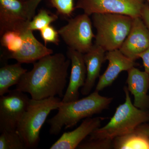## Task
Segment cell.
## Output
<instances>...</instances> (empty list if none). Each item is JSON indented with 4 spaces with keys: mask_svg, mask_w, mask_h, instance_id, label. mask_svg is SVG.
Wrapping results in <instances>:
<instances>
[{
    "mask_svg": "<svg viewBox=\"0 0 149 149\" xmlns=\"http://www.w3.org/2000/svg\"><path fill=\"white\" fill-rule=\"evenodd\" d=\"M42 0H28L25 1L29 19H32L35 15L37 6Z\"/></svg>",
    "mask_w": 149,
    "mask_h": 149,
    "instance_id": "d4e9b609",
    "label": "cell"
},
{
    "mask_svg": "<svg viewBox=\"0 0 149 149\" xmlns=\"http://www.w3.org/2000/svg\"><path fill=\"white\" fill-rule=\"evenodd\" d=\"M105 60L108 61V65L103 74L99 77L95 90L98 92L111 85L120 72L127 71L137 65L135 61L125 56L119 49L107 52Z\"/></svg>",
    "mask_w": 149,
    "mask_h": 149,
    "instance_id": "4fadbf2b",
    "label": "cell"
},
{
    "mask_svg": "<svg viewBox=\"0 0 149 149\" xmlns=\"http://www.w3.org/2000/svg\"><path fill=\"white\" fill-rule=\"evenodd\" d=\"M113 140L96 139L90 140L81 143L77 147L79 149H109L113 148Z\"/></svg>",
    "mask_w": 149,
    "mask_h": 149,
    "instance_id": "603a6c76",
    "label": "cell"
},
{
    "mask_svg": "<svg viewBox=\"0 0 149 149\" xmlns=\"http://www.w3.org/2000/svg\"><path fill=\"white\" fill-rule=\"evenodd\" d=\"M134 131L149 137V125L146 123L139 125Z\"/></svg>",
    "mask_w": 149,
    "mask_h": 149,
    "instance_id": "83f0119b",
    "label": "cell"
},
{
    "mask_svg": "<svg viewBox=\"0 0 149 149\" xmlns=\"http://www.w3.org/2000/svg\"><path fill=\"white\" fill-rule=\"evenodd\" d=\"M113 148L149 149V137L134 131L113 139Z\"/></svg>",
    "mask_w": 149,
    "mask_h": 149,
    "instance_id": "ac0fdd59",
    "label": "cell"
},
{
    "mask_svg": "<svg viewBox=\"0 0 149 149\" xmlns=\"http://www.w3.org/2000/svg\"><path fill=\"white\" fill-rule=\"evenodd\" d=\"M92 15L97 30L95 44L106 52L119 49L130 32L133 18L119 14L95 13Z\"/></svg>",
    "mask_w": 149,
    "mask_h": 149,
    "instance_id": "5b68a950",
    "label": "cell"
},
{
    "mask_svg": "<svg viewBox=\"0 0 149 149\" xmlns=\"http://www.w3.org/2000/svg\"><path fill=\"white\" fill-rule=\"evenodd\" d=\"M139 58L142 59L145 71L149 73V47L143 52L139 55Z\"/></svg>",
    "mask_w": 149,
    "mask_h": 149,
    "instance_id": "4316f807",
    "label": "cell"
},
{
    "mask_svg": "<svg viewBox=\"0 0 149 149\" xmlns=\"http://www.w3.org/2000/svg\"><path fill=\"white\" fill-rule=\"evenodd\" d=\"M67 55L71 62V69L68 87L62 100L63 103L79 100V89L84 86L87 77L83 54L68 48Z\"/></svg>",
    "mask_w": 149,
    "mask_h": 149,
    "instance_id": "8fae6325",
    "label": "cell"
},
{
    "mask_svg": "<svg viewBox=\"0 0 149 149\" xmlns=\"http://www.w3.org/2000/svg\"><path fill=\"white\" fill-rule=\"evenodd\" d=\"M145 1H146L147 3H148V5H149V0H145Z\"/></svg>",
    "mask_w": 149,
    "mask_h": 149,
    "instance_id": "f1b7e54d",
    "label": "cell"
},
{
    "mask_svg": "<svg viewBox=\"0 0 149 149\" xmlns=\"http://www.w3.org/2000/svg\"><path fill=\"white\" fill-rule=\"evenodd\" d=\"M102 118H87L72 131L65 132L51 146L50 149H74L94 130L100 127Z\"/></svg>",
    "mask_w": 149,
    "mask_h": 149,
    "instance_id": "5bb4252c",
    "label": "cell"
},
{
    "mask_svg": "<svg viewBox=\"0 0 149 149\" xmlns=\"http://www.w3.org/2000/svg\"><path fill=\"white\" fill-rule=\"evenodd\" d=\"M58 18L57 15L51 13L46 9H41L29 21L28 29L31 31L39 30L45 28Z\"/></svg>",
    "mask_w": 149,
    "mask_h": 149,
    "instance_id": "ffe728a7",
    "label": "cell"
},
{
    "mask_svg": "<svg viewBox=\"0 0 149 149\" xmlns=\"http://www.w3.org/2000/svg\"><path fill=\"white\" fill-rule=\"evenodd\" d=\"M40 35L45 44L52 43L58 45L60 42L58 31L52 26L49 25L40 30Z\"/></svg>",
    "mask_w": 149,
    "mask_h": 149,
    "instance_id": "cb8c5ba5",
    "label": "cell"
},
{
    "mask_svg": "<svg viewBox=\"0 0 149 149\" xmlns=\"http://www.w3.org/2000/svg\"><path fill=\"white\" fill-rule=\"evenodd\" d=\"M70 63L62 53L46 56L33 63V68L24 73L15 90L29 93L34 100L56 96L62 98Z\"/></svg>",
    "mask_w": 149,
    "mask_h": 149,
    "instance_id": "6da1fadb",
    "label": "cell"
},
{
    "mask_svg": "<svg viewBox=\"0 0 149 149\" xmlns=\"http://www.w3.org/2000/svg\"><path fill=\"white\" fill-rule=\"evenodd\" d=\"M141 17L149 31V5L145 3L141 9Z\"/></svg>",
    "mask_w": 149,
    "mask_h": 149,
    "instance_id": "484cf974",
    "label": "cell"
},
{
    "mask_svg": "<svg viewBox=\"0 0 149 149\" xmlns=\"http://www.w3.org/2000/svg\"><path fill=\"white\" fill-rule=\"evenodd\" d=\"M49 2L58 13L66 17L71 16L75 9L74 0H49Z\"/></svg>",
    "mask_w": 149,
    "mask_h": 149,
    "instance_id": "7402d4cb",
    "label": "cell"
},
{
    "mask_svg": "<svg viewBox=\"0 0 149 149\" xmlns=\"http://www.w3.org/2000/svg\"><path fill=\"white\" fill-rule=\"evenodd\" d=\"M123 91L125 101L119 106L109 122L91 133L90 140L111 139L133 132L139 125L149 122V110H144L136 107L132 103L129 91L126 86Z\"/></svg>",
    "mask_w": 149,
    "mask_h": 149,
    "instance_id": "3957f363",
    "label": "cell"
},
{
    "mask_svg": "<svg viewBox=\"0 0 149 149\" xmlns=\"http://www.w3.org/2000/svg\"><path fill=\"white\" fill-rule=\"evenodd\" d=\"M126 83L129 92L134 96L133 104L140 109L149 110V73L133 67L127 71Z\"/></svg>",
    "mask_w": 149,
    "mask_h": 149,
    "instance_id": "9a60e30c",
    "label": "cell"
},
{
    "mask_svg": "<svg viewBox=\"0 0 149 149\" xmlns=\"http://www.w3.org/2000/svg\"><path fill=\"white\" fill-rule=\"evenodd\" d=\"M21 1H28V0H21Z\"/></svg>",
    "mask_w": 149,
    "mask_h": 149,
    "instance_id": "f546056e",
    "label": "cell"
},
{
    "mask_svg": "<svg viewBox=\"0 0 149 149\" xmlns=\"http://www.w3.org/2000/svg\"><path fill=\"white\" fill-rule=\"evenodd\" d=\"M27 70L23 68L21 63L6 64L0 68V96L7 94L9 88L17 85Z\"/></svg>",
    "mask_w": 149,
    "mask_h": 149,
    "instance_id": "e0dca14e",
    "label": "cell"
},
{
    "mask_svg": "<svg viewBox=\"0 0 149 149\" xmlns=\"http://www.w3.org/2000/svg\"><path fill=\"white\" fill-rule=\"evenodd\" d=\"M23 40L19 50L10 53L8 59H13L20 63H34L44 57L53 54V51L39 42L33 31L27 29L21 33Z\"/></svg>",
    "mask_w": 149,
    "mask_h": 149,
    "instance_id": "7c38bea8",
    "label": "cell"
},
{
    "mask_svg": "<svg viewBox=\"0 0 149 149\" xmlns=\"http://www.w3.org/2000/svg\"><path fill=\"white\" fill-rule=\"evenodd\" d=\"M89 16L84 13L79 15L68 19L67 24L58 30L68 48L83 54L91 49L95 37Z\"/></svg>",
    "mask_w": 149,
    "mask_h": 149,
    "instance_id": "8992f818",
    "label": "cell"
},
{
    "mask_svg": "<svg viewBox=\"0 0 149 149\" xmlns=\"http://www.w3.org/2000/svg\"><path fill=\"white\" fill-rule=\"evenodd\" d=\"M149 47V31L141 17L133 19L129 34L119 50L128 58L136 61L139 55Z\"/></svg>",
    "mask_w": 149,
    "mask_h": 149,
    "instance_id": "30bf717a",
    "label": "cell"
},
{
    "mask_svg": "<svg viewBox=\"0 0 149 149\" xmlns=\"http://www.w3.org/2000/svg\"><path fill=\"white\" fill-rule=\"evenodd\" d=\"M145 0H77L75 8L83 10L89 16L95 13L119 14L141 17Z\"/></svg>",
    "mask_w": 149,
    "mask_h": 149,
    "instance_id": "52a82bcc",
    "label": "cell"
},
{
    "mask_svg": "<svg viewBox=\"0 0 149 149\" xmlns=\"http://www.w3.org/2000/svg\"><path fill=\"white\" fill-rule=\"evenodd\" d=\"M25 1L0 0V35L14 31L21 33L28 29L30 21Z\"/></svg>",
    "mask_w": 149,
    "mask_h": 149,
    "instance_id": "9c48e42d",
    "label": "cell"
},
{
    "mask_svg": "<svg viewBox=\"0 0 149 149\" xmlns=\"http://www.w3.org/2000/svg\"><path fill=\"white\" fill-rule=\"evenodd\" d=\"M1 45L10 53L16 52L21 48L23 42L21 33L14 31L6 32L1 36Z\"/></svg>",
    "mask_w": 149,
    "mask_h": 149,
    "instance_id": "44dd1931",
    "label": "cell"
},
{
    "mask_svg": "<svg viewBox=\"0 0 149 149\" xmlns=\"http://www.w3.org/2000/svg\"><path fill=\"white\" fill-rule=\"evenodd\" d=\"M27 149L23 139L18 131L7 130L1 133L0 149Z\"/></svg>",
    "mask_w": 149,
    "mask_h": 149,
    "instance_id": "d6986e66",
    "label": "cell"
},
{
    "mask_svg": "<svg viewBox=\"0 0 149 149\" xmlns=\"http://www.w3.org/2000/svg\"><path fill=\"white\" fill-rule=\"evenodd\" d=\"M62 103V100L56 97L39 100L30 99L16 129L27 149L37 148L40 141V130L48 116Z\"/></svg>",
    "mask_w": 149,
    "mask_h": 149,
    "instance_id": "277c9868",
    "label": "cell"
},
{
    "mask_svg": "<svg viewBox=\"0 0 149 149\" xmlns=\"http://www.w3.org/2000/svg\"><path fill=\"white\" fill-rule=\"evenodd\" d=\"M106 51L100 46L93 45L88 52L83 54V59L87 70V77L84 86L81 89L83 95H89L100 77L103 63L106 61Z\"/></svg>",
    "mask_w": 149,
    "mask_h": 149,
    "instance_id": "2e32d148",
    "label": "cell"
},
{
    "mask_svg": "<svg viewBox=\"0 0 149 149\" xmlns=\"http://www.w3.org/2000/svg\"><path fill=\"white\" fill-rule=\"evenodd\" d=\"M99 93L95 91L80 100L63 102L57 113L47 121L50 125V134L58 135L64 126L66 129L72 128L82 119L92 117L108 108L113 98L103 97Z\"/></svg>",
    "mask_w": 149,
    "mask_h": 149,
    "instance_id": "7a4b0ae2",
    "label": "cell"
},
{
    "mask_svg": "<svg viewBox=\"0 0 149 149\" xmlns=\"http://www.w3.org/2000/svg\"><path fill=\"white\" fill-rule=\"evenodd\" d=\"M30 99L23 92L10 91L0 98V132L16 130Z\"/></svg>",
    "mask_w": 149,
    "mask_h": 149,
    "instance_id": "ba28073f",
    "label": "cell"
}]
</instances>
